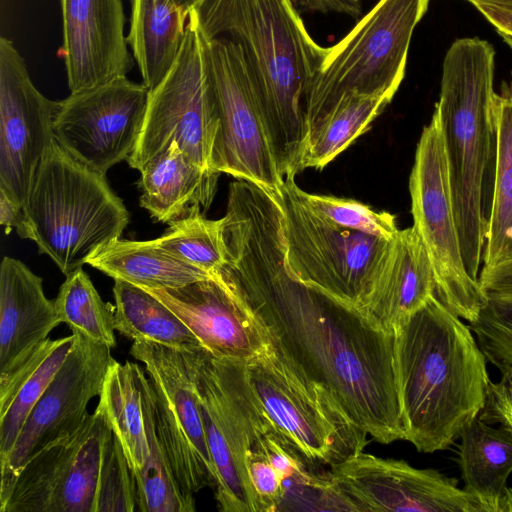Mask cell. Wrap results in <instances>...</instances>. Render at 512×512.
<instances>
[{"instance_id":"cell-23","label":"cell","mask_w":512,"mask_h":512,"mask_svg":"<svg viewBox=\"0 0 512 512\" xmlns=\"http://www.w3.org/2000/svg\"><path fill=\"white\" fill-rule=\"evenodd\" d=\"M131 19L127 43L143 84L154 89L176 61L189 14L175 0H130Z\"/></svg>"},{"instance_id":"cell-21","label":"cell","mask_w":512,"mask_h":512,"mask_svg":"<svg viewBox=\"0 0 512 512\" xmlns=\"http://www.w3.org/2000/svg\"><path fill=\"white\" fill-rule=\"evenodd\" d=\"M436 295L433 268L412 226L398 230L378 270L362 310L386 331L394 329Z\"/></svg>"},{"instance_id":"cell-8","label":"cell","mask_w":512,"mask_h":512,"mask_svg":"<svg viewBox=\"0 0 512 512\" xmlns=\"http://www.w3.org/2000/svg\"><path fill=\"white\" fill-rule=\"evenodd\" d=\"M298 189L294 179H285L275 196L284 216L289 269L301 282L363 310L392 239L326 220L304 204Z\"/></svg>"},{"instance_id":"cell-38","label":"cell","mask_w":512,"mask_h":512,"mask_svg":"<svg viewBox=\"0 0 512 512\" xmlns=\"http://www.w3.org/2000/svg\"><path fill=\"white\" fill-rule=\"evenodd\" d=\"M245 463L257 512L279 510L285 498L284 481L280 474L266 456L253 447L248 449Z\"/></svg>"},{"instance_id":"cell-12","label":"cell","mask_w":512,"mask_h":512,"mask_svg":"<svg viewBox=\"0 0 512 512\" xmlns=\"http://www.w3.org/2000/svg\"><path fill=\"white\" fill-rule=\"evenodd\" d=\"M197 397L217 473L215 499L222 512H257L246 471L250 433L241 362L219 358L201 345L180 348Z\"/></svg>"},{"instance_id":"cell-40","label":"cell","mask_w":512,"mask_h":512,"mask_svg":"<svg viewBox=\"0 0 512 512\" xmlns=\"http://www.w3.org/2000/svg\"><path fill=\"white\" fill-rule=\"evenodd\" d=\"M478 282L488 300L512 305V259L482 267Z\"/></svg>"},{"instance_id":"cell-19","label":"cell","mask_w":512,"mask_h":512,"mask_svg":"<svg viewBox=\"0 0 512 512\" xmlns=\"http://www.w3.org/2000/svg\"><path fill=\"white\" fill-rule=\"evenodd\" d=\"M65 61L71 93L126 75L133 66L124 35L121 0H60Z\"/></svg>"},{"instance_id":"cell-35","label":"cell","mask_w":512,"mask_h":512,"mask_svg":"<svg viewBox=\"0 0 512 512\" xmlns=\"http://www.w3.org/2000/svg\"><path fill=\"white\" fill-rule=\"evenodd\" d=\"M74 340V333L59 338L47 357L21 385L7 411L0 416V462L11 452L26 419L64 363Z\"/></svg>"},{"instance_id":"cell-45","label":"cell","mask_w":512,"mask_h":512,"mask_svg":"<svg viewBox=\"0 0 512 512\" xmlns=\"http://www.w3.org/2000/svg\"><path fill=\"white\" fill-rule=\"evenodd\" d=\"M474 7L477 5H485L505 11L512 12V0H466Z\"/></svg>"},{"instance_id":"cell-4","label":"cell","mask_w":512,"mask_h":512,"mask_svg":"<svg viewBox=\"0 0 512 512\" xmlns=\"http://www.w3.org/2000/svg\"><path fill=\"white\" fill-rule=\"evenodd\" d=\"M495 50L482 39L460 38L442 68L439 114L456 224L465 267L478 281L490 208L495 153Z\"/></svg>"},{"instance_id":"cell-15","label":"cell","mask_w":512,"mask_h":512,"mask_svg":"<svg viewBox=\"0 0 512 512\" xmlns=\"http://www.w3.org/2000/svg\"><path fill=\"white\" fill-rule=\"evenodd\" d=\"M72 333L75 340L68 356L26 419L11 452L0 462V505L31 457L80 429L89 415L88 404L100 396L115 362L110 347Z\"/></svg>"},{"instance_id":"cell-37","label":"cell","mask_w":512,"mask_h":512,"mask_svg":"<svg viewBox=\"0 0 512 512\" xmlns=\"http://www.w3.org/2000/svg\"><path fill=\"white\" fill-rule=\"evenodd\" d=\"M468 323L487 361L501 373L512 370V305L488 300Z\"/></svg>"},{"instance_id":"cell-24","label":"cell","mask_w":512,"mask_h":512,"mask_svg":"<svg viewBox=\"0 0 512 512\" xmlns=\"http://www.w3.org/2000/svg\"><path fill=\"white\" fill-rule=\"evenodd\" d=\"M459 464L464 489L485 512H500L512 473V430L474 418L459 435Z\"/></svg>"},{"instance_id":"cell-29","label":"cell","mask_w":512,"mask_h":512,"mask_svg":"<svg viewBox=\"0 0 512 512\" xmlns=\"http://www.w3.org/2000/svg\"><path fill=\"white\" fill-rule=\"evenodd\" d=\"M81 430L82 426L26 462L0 512H53L71 470Z\"/></svg>"},{"instance_id":"cell-41","label":"cell","mask_w":512,"mask_h":512,"mask_svg":"<svg viewBox=\"0 0 512 512\" xmlns=\"http://www.w3.org/2000/svg\"><path fill=\"white\" fill-rule=\"evenodd\" d=\"M58 340L47 339L23 366L6 382L0 384V416L7 411L21 385L38 368L58 343Z\"/></svg>"},{"instance_id":"cell-31","label":"cell","mask_w":512,"mask_h":512,"mask_svg":"<svg viewBox=\"0 0 512 512\" xmlns=\"http://www.w3.org/2000/svg\"><path fill=\"white\" fill-rule=\"evenodd\" d=\"M391 102L384 96L351 95L343 99L308 139L302 169H323L365 133Z\"/></svg>"},{"instance_id":"cell-43","label":"cell","mask_w":512,"mask_h":512,"mask_svg":"<svg viewBox=\"0 0 512 512\" xmlns=\"http://www.w3.org/2000/svg\"><path fill=\"white\" fill-rule=\"evenodd\" d=\"M303 11L340 13L356 17L361 13V0H292Z\"/></svg>"},{"instance_id":"cell-39","label":"cell","mask_w":512,"mask_h":512,"mask_svg":"<svg viewBox=\"0 0 512 512\" xmlns=\"http://www.w3.org/2000/svg\"><path fill=\"white\" fill-rule=\"evenodd\" d=\"M501 374L498 382L491 381L485 406L478 418L486 423H497L512 430V370Z\"/></svg>"},{"instance_id":"cell-33","label":"cell","mask_w":512,"mask_h":512,"mask_svg":"<svg viewBox=\"0 0 512 512\" xmlns=\"http://www.w3.org/2000/svg\"><path fill=\"white\" fill-rule=\"evenodd\" d=\"M222 223V218L207 219L194 205L153 242L176 259L214 274L226 263Z\"/></svg>"},{"instance_id":"cell-7","label":"cell","mask_w":512,"mask_h":512,"mask_svg":"<svg viewBox=\"0 0 512 512\" xmlns=\"http://www.w3.org/2000/svg\"><path fill=\"white\" fill-rule=\"evenodd\" d=\"M259 405L311 466L332 468L363 451L369 436L321 385L307 378L270 343L243 362Z\"/></svg>"},{"instance_id":"cell-25","label":"cell","mask_w":512,"mask_h":512,"mask_svg":"<svg viewBox=\"0 0 512 512\" xmlns=\"http://www.w3.org/2000/svg\"><path fill=\"white\" fill-rule=\"evenodd\" d=\"M495 153L482 267L512 259V73L493 101Z\"/></svg>"},{"instance_id":"cell-5","label":"cell","mask_w":512,"mask_h":512,"mask_svg":"<svg viewBox=\"0 0 512 512\" xmlns=\"http://www.w3.org/2000/svg\"><path fill=\"white\" fill-rule=\"evenodd\" d=\"M30 240L69 275L129 222L123 201L104 174L72 157L56 141L43 160L25 205Z\"/></svg>"},{"instance_id":"cell-16","label":"cell","mask_w":512,"mask_h":512,"mask_svg":"<svg viewBox=\"0 0 512 512\" xmlns=\"http://www.w3.org/2000/svg\"><path fill=\"white\" fill-rule=\"evenodd\" d=\"M327 477L343 510L485 512L455 479L364 451L330 468Z\"/></svg>"},{"instance_id":"cell-17","label":"cell","mask_w":512,"mask_h":512,"mask_svg":"<svg viewBox=\"0 0 512 512\" xmlns=\"http://www.w3.org/2000/svg\"><path fill=\"white\" fill-rule=\"evenodd\" d=\"M58 101L33 84L12 41L0 38V191L25 207L52 144Z\"/></svg>"},{"instance_id":"cell-48","label":"cell","mask_w":512,"mask_h":512,"mask_svg":"<svg viewBox=\"0 0 512 512\" xmlns=\"http://www.w3.org/2000/svg\"><path fill=\"white\" fill-rule=\"evenodd\" d=\"M506 44L512 49V35L504 32H498Z\"/></svg>"},{"instance_id":"cell-20","label":"cell","mask_w":512,"mask_h":512,"mask_svg":"<svg viewBox=\"0 0 512 512\" xmlns=\"http://www.w3.org/2000/svg\"><path fill=\"white\" fill-rule=\"evenodd\" d=\"M42 278L5 256L0 268V384L23 366L60 323Z\"/></svg>"},{"instance_id":"cell-34","label":"cell","mask_w":512,"mask_h":512,"mask_svg":"<svg viewBox=\"0 0 512 512\" xmlns=\"http://www.w3.org/2000/svg\"><path fill=\"white\" fill-rule=\"evenodd\" d=\"M112 511H139V498L135 470L108 421L101 446L95 512Z\"/></svg>"},{"instance_id":"cell-28","label":"cell","mask_w":512,"mask_h":512,"mask_svg":"<svg viewBox=\"0 0 512 512\" xmlns=\"http://www.w3.org/2000/svg\"><path fill=\"white\" fill-rule=\"evenodd\" d=\"M113 294L115 331L122 336L174 348L200 345L190 329L144 288L116 279Z\"/></svg>"},{"instance_id":"cell-47","label":"cell","mask_w":512,"mask_h":512,"mask_svg":"<svg viewBox=\"0 0 512 512\" xmlns=\"http://www.w3.org/2000/svg\"><path fill=\"white\" fill-rule=\"evenodd\" d=\"M198 1L199 0H175V2L186 14H189L190 10Z\"/></svg>"},{"instance_id":"cell-30","label":"cell","mask_w":512,"mask_h":512,"mask_svg":"<svg viewBox=\"0 0 512 512\" xmlns=\"http://www.w3.org/2000/svg\"><path fill=\"white\" fill-rule=\"evenodd\" d=\"M155 397L147 378L143 412L148 452L143 467L135 472L138 482L139 511L194 512L195 498L180 489L159 439L155 422Z\"/></svg>"},{"instance_id":"cell-1","label":"cell","mask_w":512,"mask_h":512,"mask_svg":"<svg viewBox=\"0 0 512 512\" xmlns=\"http://www.w3.org/2000/svg\"><path fill=\"white\" fill-rule=\"evenodd\" d=\"M222 220L226 263L219 272L269 343L369 436L383 444L404 440L394 333L291 272L283 211L271 193L231 182Z\"/></svg>"},{"instance_id":"cell-44","label":"cell","mask_w":512,"mask_h":512,"mask_svg":"<svg viewBox=\"0 0 512 512\" xmlns=\"http://www.w3.org/2000/svg\"><path fill=\"white\" fill-rule=\"evenodd\" d=\"M475 8L495 27L497 32L512 35V12L485 5H477Z\"/></svg>"},{"instance_id":"cell-18","label":"cell","mask_w":512,"mask_h":512,"mask_svg":"<svg viewBox=\"0 0 512 512\" xmlns=\"http://www.w3.org/2000/svg\"><path fill=\"white\" fill-rule=\"evenodd\" d=\"M144 289L164 303L216 357L248 361L269 345L259 324L219 271L177 288Z\"/></svg>"},{"instance_id":"cell-27","label":"cell","mask_w":512,"mask_h":512,"mask_svg":"<svg viewBox=\"0 0 512 512\" xmlns=\"http://www.w3.org/2000/svg\"><path fill=\"white\" fill-rule=\"evenodd\" d=\"M147 378L139 364L115 360L108 369L99 396L109 424L119 437L135 472L143 467L148 452L143 412Z\"/></svg>"},{"instance_id":"cell-2","label":"cell","mask_w":512,"mask_h":512,"mask_svg":"<svg viewBox=\"0 0 512 512\" xmlns=\"http://www.w3.org/2000/svg\"><path fill=\"white\" fill-rule=\"evenodd\" d=\"M191 10L205 38L241 47L279 174L294 179L303 171L308 93L327 48L292 0H199Z\"/></svg>"},{"instance_id":"cell-11","label":"cell","mask_w":512,"mask_h":512,"mask_svg":"<svg viewBox=\"0 0 512 512\" xmlns=\"http://www.w3.org/2000/svg\"><path fill=\"white\" fill-rule=\"evenodd\" d=\"M201 37L218 116L212 167L219 174L253 183L277 196L284 180L271 150L244 53L230 40Z\"/></svg>"},{"instance_id":"cell-32","label":"cell","mask_w":512,"mask_h":512,"mask_svg":"<svg viewBox=\"0 0 512 512\" xmlns=\"http://www.w3.org/2000/svg\"><path fill=\"white\" fill-rule=\"evenodd\" d=\"M54 305L61 323H66L72 332L111 349L116 346L115 306L102 300L82 267L66 276Z\"/></svg>"},{"instance_id":"cell-46","label":"cell","mask_w":512,"mask_h":512,"mask_svg":"<svg viewBox=\"0 0 512 512\" xmlns=\"http://www.w3.org/2000/svg\"><path fill=\"white\" fill-rule=\"evenodd\" d=\"M500 512H512V488H506L501 502Z\"/></svg>"},{"instance_id":"cell-22","label":"cell","mask_w":512,"mask_h":512,"mask_svg":"<svg viewBox=\"0 0 512 512\" xmlns=\"http://www.w3.org/2000/svg\"><path fill=\"white\" fill-rule=\"evenodd\" d=\"M139 172L140 206L156 221L168 224L184 216L191 206L207 210L220 175L194 164L176 142Z\"/></svg>"},{"instance_id":"cell-6","label":"cell","mask_w":512,"mask_h":512,"mask_svg":"<svg viewBox=\"0 0 512 512\" xmlns=\"http://www.w3.org/2000/svg\"><path fill=\"white\" fill-rule=\"evenodd\" d=\"M428 4L379 0L346 36L327 47L308 93L307 141L348 96L393 99L405 77L413 31Z\"/></svg>"},{"instance_id":"cell-10","label":"cell","mask_w":512,"mask_h":512,"mask_svg":"<svg viewBox=\"0 0 512 512\" xmlns=\"http://www.w3.org/2000/svg\"><path fill=\"white\" fill-rule=\"evenodd\" d=\"M217 129L218 116L202 37L190 10L186 35L176 61L164 79L149 90L143 128L127 162L140 171L148 161L176 142L194 164L209 173H218L212 167Z\"/></svg>"},{"instance_id":"cell-13","label":"cell","mask_w":512,"mask_h":512,"mask_svg":"<svg viewBox=\"0 0 512 512\" xmlns=\"http://www.w3.org/2000/svg\"><path fill=\"white\" fill-rule=\"evenodd\" d=\"M129 353L143 364L154 390L157 433L180 489L190 498L215 489L217 473L181 349L136 340Z\"/></svg>"},{"instance_id":"cell-9","label":"cell","mask_w":512,"mask_h":512,"mask_svg":"<svg viewBox=\"0 0 512 512\" xmlns=\"http://www.w3.org/2000/svg\"><path fill=\"white\" fill-rule=\"evenodd\" d=\"M409 191L413 227L428 253L436 296L461 319L474 321L488 299L464 264L442 127L435 109L417 143Z\"/></svg>"},{"instance_id":"cell-14","label":"cell","mask_w":512,"mask_h":512,"mask_svg":"<svg viewBox=\"0 0 512 512\" xmlns=\"http://www.w3.org/2000/svg\"><path fill=\"white\" fill-rule=\"evenodd\" d=\"M149 89L126 75L70 93L58 101L56 142L90 169L106 172L133 153L145 119Z\"/></svg>"},{"instance_id":"cell-3","label":"cell","mask_w":512,"mask_h":512,"mask_svg":"<svg viewBox=\"0 0 512 512\" xmlns=\"http://www.w3.org/2000/svg\"><path fill=\"white\" fill-rule=\"evenodd\" d=\"M404 440L444 450L484 408L491 380L469 325L432 296L394 329Z\"/></svg>"},{"instance_id":"cell-26","label":"cell","mask_w":512,"mask_h":512,"mask_svg":"<svg viewBox=\"0 0 512 512\" xmlns=\"http://www.w3.org/2000/svg\"><path fill=\"white\" fill-rule=\"evenodd\" d=\"M87 263L114 280L143 288H177L213 275L167 254L153 240L117 238L99 248Z\"/></svg>"},{"instance_id":"cell-42","label":"cell","mask_w":512,"mask_h":512,"mask_svg":"<svg viewBox=\"0 0 512 512\" xmlns=\"http://www.w3.org/2000/svg\"><path fill=\"white\" fill-rule=\"evenodd\" d=\"M0 224L5 233H10L15 228L21 238L30 239V226L25 207L10 199L0 191Z\"/></svg>"},{"instance_id":"cell-36","label":"cell","mask_w":512,"mask_h":512,"mask_svg":"<svg viewBox=\"0 0 512 512\" xmlns=\"http://www.w3.org/2000/svg\"><path fill=\"white\" fill-rule=\"evenodd\" d=\"M298 193L304 204L313 212L340 227L387 240L393 239L399 230L393 214L375 211L359 201L312 194L301 188L298 189Z\"/></svg>"}]
</instances>
